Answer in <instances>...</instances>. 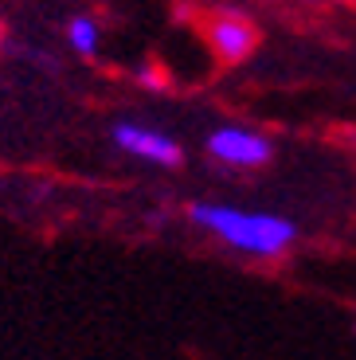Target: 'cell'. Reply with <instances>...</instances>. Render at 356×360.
<instances>
[{
	"mask_svg": "<svg viewBox=\"0 0 356 360\" xmlns=\"http://www.w3.org/2000/svg\"><path fill=\"white\" fill-rule=\"evenodd\" d=\"M188 219L204 227L208 235H215L220 243L255 255V259H278L298 243L294 219L274 216V212H250L235 204H192Z\"/></svg>",
	"mask_w": 356,
	"mask_h": 360,
	"instance_id": "6da1fadb",
	"label": "cell"
},
{
	"mask_svg": "<svg viewBox=\"0 0 356 360\" xmlns=\"http://www.w3.org/2000/svg\"><path fill=\"white\" fill-rule=\"evenodd\" d=\"M208 153L215 161L231 165V169H258L274 157V145L255 129H239V126H220L208 137Z\"/></svg>",
	"mask_w": 356,
	"mask_h": 360,
	"instance_id": "7a4b0ae2",
	"label": "cell"
},
{
	"mask_svg": "<svg viewBox=\"0 0 356 360\" xmlns=\"http://www.w3.org/2000/svg\"><path fill=\"white\" fill-rule=\"evenodd\" d=\"M114 145L125 149L129 157H141L149 165H180V145L172 141L169 134H160V129H149V126H134V122H117L114 126Z\"/></svg>",
	"mask_w": 356,
	"mask_h": 360,
	"instance_id": "3957f363",
	"label": "cell"
},
{
	"mask_svg": "<svg viewBox=\"0 0 356 360\" xmlns=\"http://www.w3.org/2000/svg\"><path fill=\"white\" fill-rule=\"evenodd\" d=\"M212 47L220 59H227V63H239V59H247L250 47H255V27L247 24V20L239 16H220L212 24Z\"/></svg>",
	"mask_w": 356,
	"mask_h": 360,
	"instance_id": "277c9868",
	"label": "cell"
},
{
	"mask_svg": "<svg viewBox=\"0 0 356 360\" xmlns=\"http://www.w3.org/2000/svg\"><path fill=\"white\" fill-rule=\"evenodd\" d=\"M67 44L90 59V55L98 51V24H94L90 16H75L71 24H67Z\"/></svg>",
	"mask_w": 356,
	"mask_h": 360,
	"instance_id": "5b68a950",
	"label": "cell"
},
{
	"mask_svg": "<svg viewBox=\"0 0 356 360\" xmlns=\"http://www.w3.org/2000/svg\"><path fill=\"white\" fill-rule=\"evenodd\" d=\"M0 39H4V24H0Z\"/></svg>",
	"mask_w": 356,
	"mask_h": 360,
	"instance_id": "8992f818",
	"label": "cell"
}]
</instances>
